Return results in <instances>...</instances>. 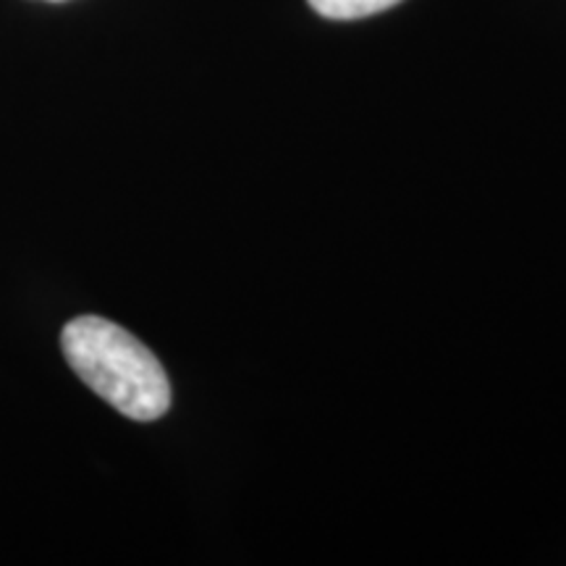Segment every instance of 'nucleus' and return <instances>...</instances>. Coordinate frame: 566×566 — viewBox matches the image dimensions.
I'll return each mask as SVG.
<instances>
[{
	"instance_id": "f03ea898",
	"label": "nucleus",
	"mask_w": 566,
	"mask_h": 566,
	"mask_svg": "<svg viewBox=\"0 0 566 566\" xmlns=\"http://www.w3.org/2000/svg\"><path fill=\"white\" fill-rule=\"evenodd\" d=\"M401 0H310V6L325 19H338V21H352V19H365L373 13L394 9Z\"/></svg>"
},
{
	"instance_id": "7ed1b4c3",
	"label": "nucleus",
	"mask_w": 566,
	"mask_h": 566,
	"mask_svg": "<svg viewBox=\"0 0 566 566\" xmlns=\"http://www.w3.org/2000/svg\"><path fill=\"white\" fill-rule=\"evenodd\" d=\"M51 3H59V0H51Z\"/></svg>"
},
{
	"instance_id": "f257e3e1",
	"label": "nucleus",
	"mask_w": 566,
	"mask_h": 566,
	"mask_svg": "<svg viewBox=\"0 0 566 566\" xmlns=\"http://www.w3.org/2000/svg\"><path fill=\"white\" fill-rule=\"evenodd\" d=\"M61 349L71 370L124 417L153 422L171 407V384L158 357L122 325L74 317L63 325Z\"/></svg>"
}]
</instances>
